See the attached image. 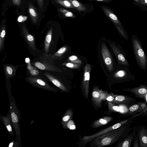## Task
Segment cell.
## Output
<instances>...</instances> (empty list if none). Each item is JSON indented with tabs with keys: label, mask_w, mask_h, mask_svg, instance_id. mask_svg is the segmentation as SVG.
Returning a JSON list of instances; mask_svg holds the SVG:
<instances>
[{
	"label": "cell",
	"mask_w": 147,
	"mask_h": 147,
	"mask_svg": "<svg viewBox=\"0 0 147 147\" xmlns=\"http://www.w3.org/2000/svg\"><path fill=\"white\" fill-rule=\"evenodd\" d=\"M100 95L102 100H105L108 102H112L114 99V98L111 95L101 90H100Z\"/></svg>",
	"instance_id": "cell-22"
},
{
	"label": "cell",
	"mask_w": 147,
	"mask_h": 147,
	"mask_svg": "<svg viewBox=\"0 0 147 147\" xmlns=\"http://www.w3.org/2000/svg\"><path fill=\"white\" fill-rule=\"evenodd\" d=\"M4 69L7 78L9 79L13 76L14 73V69L11 66L6 65L4 67Z\"/></svg>",
	"instance_id": "cell-21"
},
{
	"label": "cell",
	"mask_w": 147,
	"mask_h": 147,
	"mask_svg": "<svg viewBox=\"0 0 147 147\" xmlns=\"http://www.w3.org/2000/svg\"><path fill=\"white\" fill-rule=\"evenodd\" d=\"M71 3L73 5L79 9L80 10H84V7L81 6L80 3L76 0H73L71 1Z\"/></svg>",
	"instance_id": "cell-27"
},
{
	"label": "cell",
	"mask_w": 147,
	"mask_h": 147,
	"mask_svg": "<svg viewBox=\"0 0 147 147\" xmlns=\"http://www.w3.org/2000/svg\"><path fill=\"white\" fill-rule=\"evenodd\" d=\"M129 120V119H126L117 123L93 135L84 136L82 138V139L83 143L84 144H86L91 141L93 139L96 137L104 134L112 130L117 129L127 122Z\"/></svg>",
	"instance_id": "cell-5"
},
{
	"label": "cell",
	"mask_w": 147,
	"mask_h": 147,
	"mask_svg": "<svg viewBox=\"0 0 147 147\" xmlns=\"http://www.w3.org/2000/svg\"><path fill=\"white\" fill-rule=\"evenodd\" d=\"M92 100L96 106H101L102 100L101 98L100 90L97 88L94 89L92 93Z\"/></svg>",
	"instance_id": "cell-13"
},
{
	"label": "cell",
	"mask_w": 147,
	"mask_h": 147,
	"mask_svg": "<svg viewBox=\"0 0 147 147\" xmlns=\"http://www.w3.org/2000/svg\"><path fill=\"white\" fill-rule=\"evenodd\" d=\"M96 1H104V0H96Z\"/></svg>",
	"instance_id": "cell-43"
},
{
	"label": "cell",
	"mask_w": 147,
	"mask_h": 147,
	"mask_svg": "<svg viewBox=\"0 0 147 147\" xmlns=\"http://www.w3.org/2000/svg\"><path fill=\"white\" fill-rule=\"evenodd\" d=\"M119 106L121 109V112L120 113H124L129 111L128 108L125 105L123 104H121V105Z\"/></svg>",
	"instance_id": "cell-31"
},
{
	"label": "cell",
	"mask_w": 147,
	"mask_h": 147,
	"mask_svg": "<svg viewBox=\"0 0 147 147\" xmlns=\"http://www.w3.org/2000/svg\"><path fill=\"white\" fill-rule=\"evenodd\" d=\"M115 25L117 27L118 30L119 32L124 38L125 39L128 40L129 39L128 36L126 32L122 28V27H121L117 25Z\"/></svg>",
	"instance_id": "cell-25"
},
{
	"label": "cell",
	"mask_w": 147,
	"mask_h": 147,
	"mask_svg": "<svg viewBox=\"0 0 147 147\" xmlns=\"http://www.w3.org/2000/svg\"><path fill=\"white\" fill-rule=\"evenodd\" d=\"M0 119L3 123L9 133L11 136H13V126L11 121V115L9 111L8 112L6 116L0 115Z\"/></svg>",
	"instance_id": "cell-7"
},
{
	"label": "cell",
	"mask_w": 147,
	"mask_h": 147,
	"mask_svg": "<svg viewBox=\"0 0 147 147\" xmlns=\"http://www.w3.org/2000/svg\"><path fill=\"white\" fill-rule=\"evenodd\" d=\"M27 82L33 86L47 91L57 92V89L51 86L45 81L39 78L28 77L26 79Z\"/></svg>",
	"instance_id": "cell-4"
},
{
	"label": "cell",
	"mask_w": 147,
	"mask_h": 147,
	"mask_svg": "<svg viewBox=\"0 0 147 147\" xmlns=\"http://www.w3.org/2000/svg\"><path fill=\"white\" fill-rule=\"evenodd\" d=\"M61 3L66 7L70 8L73 7L71 4L67 0H64L61 2Z\"/></svg>",
	"instance_id": "cell-32"
},
{
	"label": "cell",
	"mask_w": 147,
	"mask_h": 147,
	"mask_svg": "<svg viewBox=\"0 0 147 147\" xmlns=\"http://www.w3.org/2000/svg\"><path fill=\"white\" fill-rule=\"evenodd\" d=\"M112 117L105 116L95 121L92 125L91 127L94 128H97L105 125L112 119Z\"/></svg>",
	"instance_id": "cell-14"
},
{
	"label": "cell",
	"mask_w": 147,
	"mask_h": 147,
	"mask_svg": "<svg viewBox=\"0 0 147 147\" xmlns=\"http://www.w3.org/2000/svg\"><path fill=\"white\" fill-rule=\"evenodd\" d=\"M109 110L113 112L120 113L121 109L119 106L116 105L115 104L110 102H108Z\"/></svg>",
	"instance_id": "cell-24"
},
{
	"label": "cell",
	"mask_w": 147,
	"mask_h": 147,
	"mask_svg": "<svg viewBox=\"0 0 147 147\" xmlns=\"http://www.w3.org/2000/svg\"><path fill=\"white\" fill-rule=\"evenodd\" d=\"M5 31L3 30L1 32L0 37V49L1 51L3 47V40L5 35Z\"/></svg>",
	"instance_id": "cell-26"
},
{
	"label": "cell",
	"mask_w": 147,
	"mask_h": 147,
	"mask_svg": "<svg viewBox=\"0 0 147 147\" xmlns=\"http://www.w3.org/2000/svg\"><path fill=\"white\" fill-rule=\"evenodd\" d=\"M29 12L31 15L34 17L36 16V13L35 10L32 8H30L29 9Z\"/></svg>",
	"instance_id": "cell-34"
},
{
	"label": "cell",
	"mask_w": 147,
	"mask_h": 147,
	"mask_svg": "<svg viewBox=\"0 0 147 147\" xmlns=\"http://www.w3.org/2000/svg\"><path fill=\"white\" fill-rule=\"evenodd\" d=\"M78 57L75 55H72L69 57V59L71 61H73L77 59Z\"/></svg>",
	"instance_id": "cell-36"
},
{
	"label": "cell",
	"mask_w": 147,
	"mask_h": 147,
	"mask_svg": "<svg viewBox=\"0 0 147 147\" xmlns=\"http://www.w3.org/2000/svg\"><path fill=\"white\" fill-rule=\"evenodd\" d=\"M27 19V17L26 16H24V17L23 21H25Z\"/></svg>",
	"instance_id": "cell-41"
},
{
	"label": "cell",
	"mask_w": 147,
	"mask_h": 147,
	"mask_svg": "<svg viewBox=\"0 0 147 147\" xmlns=\"http://www.w3.org/2000/svg\"><path fill=\"white\" fill-rule=\"evenodd\" d=\"M30 61V60L29 58H27L25 59V61L26 63H28Z\"/></svg>",
	"instance_id": "cell-40"
},
{
	"label": "cell",
	"mask_w": 147,
	"mask_h": 147,
	"mask_svg": "<svg viewBox=\"0 0 147 147\" xmlns=\"http://www.w3.org/2000/svg\"><path fill=\"white\" fill-rule=\"evenodd\" d=\"M139 130V140L140 147H147V129L144 126Z\"/></svg>",
	"instance_id": "cell-11"
},
{
	"label": "cell",
	"mask_w": 147,
	"mask_h": 147,
	"mask_svg": "<svg viewBox=\"0 0 147 147\" xmlns=\"http://www.w3.org/2000/svg\"><path fill=\"white\" fill-rule=\"evenodd\" d=\"M124 90L134 94L138 97L142 98L147 95V88L143 85L138 87Z\"/></svg>",
	"instance_id": "cell-10"
},
{
	"label": "cell",
	"mask_w": 147,
	"mask_h": 147,
	"mask_svg": "<svg viewBox=\"0 0 147 147\" xmlns=\"http://www.w3.org/2000/svg\"><path fill=\"white\" fill-rule=\"evenodd\" d=\"M86 67L84 73V79L81 87L82 91L83 96L86 99L88 98L89 89V84L90 78V71L87 70Z\"/></svg>",
	"instance_id": "cell-6"
},
{
	"label": "cell",
	"mask_w": 147,
	"mask_h": 147,
	"mask_svg": "<svg viewBox=\"0 0 147 147\" xmlns=\"http://www.w3.org/2000/svg\"><path fill=\"white\" fill-rule=\"evenodd\" d=\"M24 20V17L22 16H20L18 18V21L19 22H21L22 21H23Z\"/></svg>",
	"instance_id": "cell-39"
},
{
	"label": "cell",
	"mask_w": 147,
	"mask_h": 147,
	"mask_svg": "<svg viewBox=\"0 0 147 147\" xmlns=\"http://www.w3.org/2000/svg\"><path fill=\"white\" fill-rule=\"evenodd\" d=\"M140 2L142 5L147 6V0H140Z\"/></svg>",
	"instance_id": "cell-37"
},
{
	"label": "cell",
	"mask_w": 147,
	"mask_h": 147,
	"mask_svg": "<svg viewBox=\"0 0 147 147\" xmlns=\"http://www.w3.org/2000/svg\"><path fill=\"white\" fill-rule=\"evenodd\" d=\"M66 48L65 47H62L57 52H56L54 55L55 56H58L61 55L64 53L66 51Z\"/></svg>",
	"instance_id": "cell-29"
},
{
	"label": "cell",
	"mask_w": 147,
	"mask_h": 147,
	"mask_svg": "<svg viewBox=\"0 0 147 147\" xmlns=\"http://www.w3.org/2000/svg\"><path fill=\"white\" fill-rule=\"evenodd\" d=\"M146 105L145 103H139L132 105L128 108L129 111L131 113H137L144 109Z\"/></svg>",
	"instance_id": "cell-18"
},
{
	"label": "cell",
	"mask_w": 147,
	"mask_h": 147,
	"mask_svg": "<svg viewBox=\"0 0 147 147\" xmlns=\"http://www.w3.org/2000/svg\"><path fill=\"white\" fill-rule=\"evenodd\" d=\"M130 123L128 121L121 127L108 131L93 139L91 146L100 147L111 145L119 140L123 136H126L129 132Z\"/></svg>",
	"instance_id": "cell-1"
},
{
	"label": "cell",
	"mask_w": 147,
	"mask_h": 147,
	"mask_svg": "<svg viewBox=\"0 0 147 147\" xmlns=\"http://www.w3.org/2000/svg\"><path fill=\"white\" fill-rule=\"evenodd\" d=\"M139 130L138 131V133L137 134H136L134 137V143L133 146V147H139L140 146L139 140Z\"/></svg>",
	"instance_id": "cell-28"
},
{
	"label": "cell",
	"mask_w": 147,
	"mask_h": 147,
	"mask_svg": "<svg viewBox=\"0 0 147 147\" xmlns=\"http://www.w3.org/2000/svg\"><path fill=\"white\" fill-rule=\"evenodd\" d=\"M61 10L64 13L65 16L69 17H72L74 16V15L71 12L63 9H61Z\"/></svg>",
	"instance_id": "cell-30"
},
{
	"label": "cell",
	"mask_w": 147,
	"mask_h": 147,
	"mask_svg": "<svg viewBox=\"0 0 147 147\" xmlns=\"http://www.w3.org/2000/svg\"><path fill=\"white\" fill-rule=\"evenodd\" d=\"M66 66L72 68L74 67V65L71 63H68L66 64Z\"/></svg>",
	"instance_id": "cell-38"
},
{
	"label": "cell",
	"mask_w": 147,
	"mask_h": 147,
	"mask_svg": "<svg viewBox=\"0 0 147 147\" xmlns=\"http://www.w3.org/2000/svg\"><path fill=\"white\" fill-rule=\"evenodd\" d=\"M136 100L131 97L124 96L118 95L114 98V100L111 102L114 104L129 105L132 103Z\"/></svg>",
	"instance_id": "cell-8"
},
{
	"label": "cell",
	"mask_w": 147,
	"mask_h": 147,
	"mask_svg": "<svg viewBox=\"0 0 147 147\" xmlns=\"http://www.w3.org/2000/svg\"><path fill=\"white\" fill-rule=\"evenodd\" d=\"M34 65L36 67L42 70L54 71L55 70V69L51 65L39 62H36Z\"/></svg>",
	"instance_id": "cell-19"
},
{
	"label": "cell",
	"mask_w": 147,
	"mask_h": 147,
	"mask_svg": "<svg viewBox=\"0 0 147 147\" xmlns=\"http://www.w3.org/2000/svg\"><path fill=\"white\" fill-rule=\"evenodd\" d=\"M30 74L32 75L35 76L38 75L39 73L38 71L35 69H32L30 71Z\"/></svg>",
	"instance_id": "cell-35"
},
{
	"label": "cell",
	"mask_w": 147,
	"mask_h": 147,
	"mask_svg": "<svg viewBox=\"0 0 147 147\" xmlns=\"http://www.w3.org/2000/svg\"><path fill=\"white\" fill-rule=\"evenodd\" d=\"M52 31H50L47 35L45 39V47L46 52L49 50L52 38Z\"/></svg>",
	"instance_id": "cell-20"
},
{
	"label": "cell",
	"mask_w": 147,
	"mask_h": 147,
	"mask_svg": "<svg viewBox=\"0 0 147 147\" xmlns=\"http://www.w3.org/2000/svg\"><path fill=\"white\" fill-rule=\"evenodd\" d=\"M136 2L139 3L140 2V0H134Z\"/></svg>",
	"instance_id": "cell-42"
},
{
	"label": "cell",
	"mask_w": 147,
	"mask_h": 147,
	"mask_svg": "<svg viewBox=\"0 0 147 147\" xmlns=\"http://www.w3.org/2000/svg\"><path fill=\"white\" fill-rule=\"evenodd\" d=\"M136 134V131L134 130L129 135H127L116 146L117 147H130L132 141Z\"/></svg>",
	"instance_id": "cell-9"
},
{
	"label": "cell",
	"mask_w": 147,
	"mask_h": 147,
	"mask_svg": "<svg viewBox=\"0 0 147 147\" xmlns=\"http://www.w3.org/2000/svg\"><path fill=\"white\" fill-rule=\"evenodd\" d=\"M102 53L106 64L110 67L111 69L113 68L112 60L111 57L107 49L105 47L102 49Z\"/></svg>",
	"instance_id": "cell-16"
},
{
	"label": "cell",
	"mask_w": 147,
	"mask_h": 147,
	"mask_svg": "<svg viewBox=\"0 0 147 147\" xmlns=\"http://www.w3.org/2000/svg\"><path fill=\"white\" fill-rule=\"evenodd\" d=\"M131 40L134 53L138 65L144 70L147 68V57L138 37L132 35Z\"/></svg>",
	"instance_id": "cell-3"
},
{
	"label": "cell",
	"mask_w": 147,
	"mask_h": 147,
	"mask_svg": "<svg viewBox=\"0 0 147 147\" xmlns=\"http://www.w3.org/2000/svg\"><path fill=\"white\" fill-rule=\"evenodd\" d=\"M9 105V110L11 121L16 136V141L19 147H21V129L20 125L21 113L18 107L14 97L11 94L8 95Z\"/></svg>",
	"instance_id": "cell-2"
},
{
	"label": "cell",
	"mask_w": 147,
	"mask_h": 147,
	"mask_svg": "<svg viewBox=\"0 0 147 147\" xmlns=\"http://www.w3.org/2000/svg\"><path fill=\"white\" fill-rule=\"evenodd\" d=\"M25 35L26 40L32 48L35 50L34 38L33 36L29 34H26Z\"/></svg>",
	"instance_id": "cell-23"
},
{
	"label": "cell",
	"mask_w": 147,
	"mask_h": 147,
	"mask_svg": "<svg viewBox=\"0 0 147 147\" xmlns=\"http://www.w3.org/2000/svg\"><path fill=\"white\" fill-rule=\"evenodd\" d=\"M73 116L72 111L70 108L67 109L64 114L62 117L61 121L62 127L64 129H66L67 128V124L71 119Z\"/></svg>",
	"instance_id": "cell-15"
},
{
	"label": "cell",
	"mask_w": 147,
	"mask_h": 147,
	"mask_svg": "<svg viewBox=\"0 0 147 147\" xmlns=\"http://www.w3.org/2000/svg\"><path fill=\"white\" fill-rule=\"evenodd\" d=\"M104 10L106 14L114 23L118 26L122 27L121 23L117 16L114 13L107 8H104Z\"/></svg>",
	"instance_id": "cell-17"
},
{
	"label": "cell",
	"mask_w": 147,
	"mask_h": 147,
	"mask_svg": "<svg viewBox=\"0 0 147 147\" xmlns=\"http://www.w3.org/2000/svg\"><path fill=\"white\" fill-rule=\"evenodd\" d=\"M8 147H19L18 143L14 140H13L9 144Z\"/></svg>",
	"instance_id": "cell-33"
},
{
	"label": "cell",
	"mask_w": 147,
	"mask_h": 147,
	"mask_svg": "<svg viewBox=\"0 0 147 147\" xmlns=\"http://www.w3.org/2000/svg\"><path fill=\"white\" fill-rule=\"evenodd\" d=\"M45 74L48 80L54 85L64 92L67 91L66 87L58 79L48 73H45Z\"/></svg>",
	"instance_id": "cell-12"
}]
</instances>
